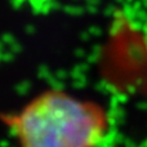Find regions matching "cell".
<instances>
[{
  "instance_id": "cell-1",
  "label": "cell",
  "mask_w": 147,
  "mask_h": 147,
  "mask_svg": "<svg viewBox=\"0 0 147 147\" xmlns=\"http://www.w3.org/2000/svg\"><path fill=\"white\" fill-rule=\"evenodd\" d=\"M1 120L20 147H98L109 132L103 106L48 89Z\"/></svg>"
}]
</instances>
